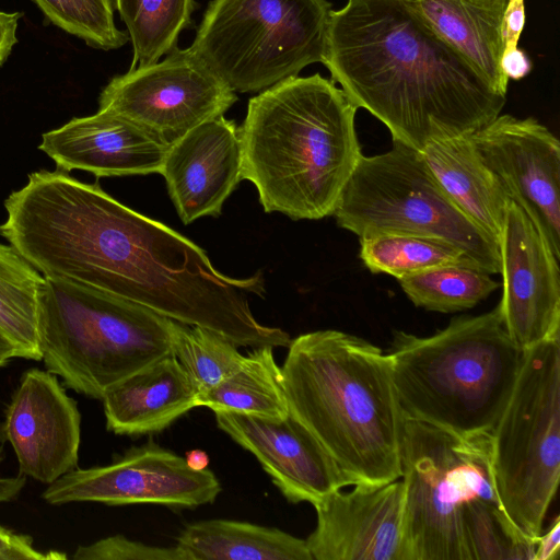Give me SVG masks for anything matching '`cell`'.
<instances>
[{
  "instance_id": "cell-1",
  "label": "cell",
  "mask_w": 560,
  "mask_h": 560,
  "mask_svg": "<svg viewBox=\"0 0 560 560\" xmlns=\"http://www.w3.org/2000/svg\"><path fill=\"white\" fill-rule=\"evenodd\" d=\"M0 234L44 277L112 294L173 320L210 329L237 347H287L290 335L260 324L249 295L261 272L232 278L163 223L65 171H39L4 201Z\"/></svg>"
},
{
  "instance_id": "cell-2",
  "label": "cell",
  "mask_w": 560,
  "mask_h": 560,
  "mask_svg": "<svg viewBox=\"0 0 560 560\" xmlns=\"http://www.w3.org/2000/svg\"><path fill=\"white\" fill-rule=\"evenodd\" d=\"M322 63L357 108L418 151L474 133L506 102L408 0H348L331 10Z\"/></svg>"
},
{
  "instance_id": "cell-3",
  "label": "cell",
  "mask_w": 560,
  "mask_h": 560,
  "mask_svg": "<svg viewBox=\"0 0 560 560\" xmlns=\"http://www.w3.org/2000/svg\"><path fill=\"white\" fill-rule=\"evenodd\" d=\"M357 106L332 80L288 78L248 101L238 128L242 179L268 213L331 215L361 155Z\"/></svg>"
},
{
  "instance_id": "cell-4",
  "label": "cell",
  "mask_w": 560,
  "mask_h": 560,
  "mask_svg": "<svg viewBox=\"0 0 560 560\" xmlns=\"http://www.w3.org/2000/svg\"><path fill=\"white\" fill-rule=\"evenodd\" d=\"M281 371L289 413L352 486L401 477L404 418L381 348L340 330L306 332L291 340Z\"/></svg>"
},
{
  "instance_id": "cell-5",
  "label": "cell",
  "mask_w": 560,
  "mask_h": 560,
  "mask_svg": "<svg viewBox=\"0 0 560 560\" xmlns=\"http://www.w3.org/2000/svg\"><path fill=\"white\" fill-rule=\"evenodd\" d=\"M386 354L404 419L472 435L494 429L523 351L510 338L498 305L455 317L428 337L395 330Z\"/></svg>"
},
{
  "instance_id": "cell-6",
  "label": "cell",
  "mask_w": 560,
  "mask_h": 560,
  "mask_svg": "<svg viewBox=\"0 0 560 560\" xmlns=\"http://www.w3.org/2000/svg\"><path fill=\"white\" fill-rule=\"evenodd\" d=\"M173 322L138 303L46 277L37 298L45 369L65 387L95 399L172 354Z\"/></svg>"
},
{
  "instance_id": "cell-7",
  "label": "cell",
  "mask_w": 560,
  "mask_h": 560,
  "mask_svg": "<svg viewBox=\"0 0 560 560\" xmlns=\"http://www.w3.org/2000/svg\"><path fill=\"white\" fill-rule=\"evenodd\" d=\"M491 465L505 514L536 544L560 477V338L523 351L514 388L491 432Z\"/></svg>"
},
{
  "instance_id": "cell-8",
  "label": "cell",
  "mask_w": 560,
  "mask_h": 560,
  "mask_svg": "<svg viewBox=\"0 0 560 560\" xmlns=\"http://www.w3.org/2000/svg\"><path fill=\"white\" fill-rule=\"evenodd\" d=\"M332 215L359 240L383 233L434 236L458 246L479 270L501 272L499 244L455 205L421 151L401 142L361 155Z\"/></svg>"
},
{
  "instance_id": "cell-9",
  "label": "cell",
  "mask_w": 560,
  "mask_h": 560,
  "mask_svg": "<svg viewBox=\"0 0 560 560\" xmlns=\"http://www.w3.org/2000/svg\"><path fill=\"white\" fill-rule=\"evenodd\" d=\"M400 445L405 560H467L464 509L498 497L491 433L458 435L404 419Z\"/></svg>"
},
{
  "instance_id": "cell-10",
  "label": "cell",
  "mask_w": 560,
  "mask_h": 560,
  "mask_svg": "<svg viewBox=\"0 0 560 560\" xmlns=\"http://www.w3.org/2000/svg\"><path fill=\"white\" fill-rule=\"evenodd\" d=\"M327 0H212L190 49L232 91L261 92L322 62Z\"/></svg>"
},
{
  "instance_id": "cell-11",
  "label": "cell",
  "mask_w": 560,
  "mask_h": 560,
  "mask_svg": "<svg viewBox=\"0 0 560 560\" xmlns=\"http://www.w3.org/2000/svg\"><path fill=\"white\" fill-rule=\"evenodd\" d=\"M237 96L189 48L114 77L98 110L126 118L170 147L196 126L223 116Z\"/></svg>"
},
{
  "instance_id": "cell-12",
  "label": "cell",
  "mask_w": 560,
  "mask_h": 560,
  "mask_svg": "<svg viewBox=\"0 0 560 560\" xmlns=\"http://www.w3.org/2000/svg\"><path fill=\"white\" fill-rule=\"evenodd\" d=\"M221 490L209 468L194 470L185 457L149 440L107 465L74 468L48 485L42 498L51 505L153 503L187 510L214 502Z\"/></svg>"
},
{
  "instance_id": "cell-13",
  "label": "cell",
  "mask_w": 560,
  "mask_h": 560,
  "mask_svg": "<svg viewBox=\"0 0 560 560\" xmlns=\"http://www.w3.org/2000/svg\"><path fill=\"white\" fill-rule=\"evenodd\" d=\"M509 199L560 259V143L533 117L499 115L470 135Z\"/></svg>"
},
{
  "instance_id": "cell-14",
  "label": "cell",
  "mask_w": 560,
  "mask_h": 560,
  "mask_svg": "<svg viewBox=\"0 0 560 560\" xmlns=\"http://www.w3.org/2000/svg\"><path fill=\"white\" fill-rule=\"evenodd\" d=\"M0 441L12 446L19 474L50 485L78 467L81 413L58 376L25 371L0 423Z\"/></svg>"
},
{
  "instance_id": "cell-15",
  "label": "cell",
  "mask_w": 560,
  "mask_h": 560,
  "mask_svg": "<svg viewBox=\"0 0 560 560\" xmlns=\"http://www.w3.org/2000/svg\"><path fill=\"white\" fill-rule=\"evenodd\" d=\"M503 295L500 310L505 329L522 351L560 338L559 259L513 201L499 240Z\"/></svg>"
},
{
  "instance_id": "cell-16",
  "label": "cell",
  "mask_w": 560,
  "mask_h": 560,
  "mask_svg": "<svg viewBox=\"0 0 560 560\" xmlns=\"http://www.w3.org/2000/svg\"><path fill=\"white\" fill-rule=\"evenodd\" d=\"M313 506L317 523L305 539L313 560H405L401 478L339 489Z\"/></svg>"
},
{
  "instance_id": "cell-17",
  "label": "cell",
  "mask_w": 560,
  "mask_h": 560,
  "mask_svg": "<svg viewBox=\"0 0 560 560\" xmlns=\"http://www.w3.org/2000/svg\"><path fill=\"white\" fill-rule=\"evenodd\" d=\"M220 430L252 453L290 503L312 505L352 486L314 435L290 413L282 419L214 412Z\"/></svg>"
},
{
  "instance_id": "cell-18",
  "label": "cell",
  "mask_w": 560,
  "mask_h": 560,
  "mask_svg": "<svg viewBox=\"0 0 560 560\" xmlns=\"http://www.w3.org/2000/svg\"><path fill=\"white\" fill-rule=\"evenodd\" d=\"M160 174L183 223L220 215L242 180L235 122L220 116L190 129L167 148Z\"/></svg>"
},
{
  "instance_id": "cell-19",
  "label": "cell",
  "mask_w": 560,
  "mask_h": 560,
  "mask_svg": "<svg viewBox=\"0 0 560 560\" xmlns=\"http://www.w3.org/2000/svg\"><path fill=\"white\" fill-rule=\"evenodd\" d=\"M167 148L140 126L105 110L45 132L38 147L58 170L97 177L160 173Z\"/></svg>"
},
{
  "instance_id": "cell-20",
  "label": "cell",
  "mask_w": 560,
  "mask_h": 560,
  "mask_svg": "<svg viewBox=\"0 0 560 560\" xmlns=\"http://www.w3.org/2000/svg\"><path fill=\"white\" fill-rule=\"evenodd\" d=\"M101 400L108 431L139 436L161 432L198 407V392L168 354L108 388Z\"/></svg>"
},
{
  "instance_id": "cell-21",
  "label": "cell",
  "mask_w": 560,
  "mask_h": 560,
  "mask_svg": "<svg viewBox=\"0 0 560 560\" xmlns=\"http://www.w3.org/2000/svg\"><path fill=\"white\" fill-rule=\"evenodd\" d=\"M423 21L454 47L498 92L509 79L501 59L506 48L505 15L510 0H408Z\"/></svg>"
},
{
  "instance_id": "cell-22",
  "label": "cell",
  "mask_w": 560,
  "mask_h": 560,
  "mask_svg": "<svg viewBox=\"0 0 560 560\" xmlns=\"http://www.w3.org/2000/svg\"><path fill=\"white\" fill-rule=\"evenodd\" d=\"M455 205L499 244L510 199L470 135L430 141L421 151Z\"/></svg>"
},
{
  "instance_id": "cell-23",
  "label": "cell",
  "mask_w": 560,
  "mask_h": 560,
  "mask_svg": "<svg viewBox=\"0 0 560 560\" xmlns=\"http://www.w3.org/2000/svg\"><path fill=\"white\" fill-rule=\"evenodd\" d=\"M176 545L189 560H313L305 540L276 527L232 520L188 524Z\"/></svg>"
},
{
  "instance_id": "cell-24",
  "label": "cell",
  "mask_w": 560,
  "mask_h": 560,
  "mask_svg": "<svg viewBox=\"0 0 560 560\" xmlns=\"http://www.w3.org/2000/svg\"><path fill=\"white\" fill-rule=\"evenodd\" d=\"M198 406L208 407L213 412L285 418L289 407L273 347L253 348L238 370L198 396Z\"/></svg>"
},
{
  "instance_id": "cell-25",
  "label": "cell",
  "mask_w": 560,
  "mask_h": 560,
  "mask_svg": "<svg viewBox=\"0 0 560 560\" xmlns=\"http://www.w3.org/2000/svg\"><path fill=\"white\" fill-rule=\"evenodd\" d=\"M45 277L13 246L0 243V332L16 358L42 361L37 298Z\"/></svg>"
},
{
  "instance_id": "cell-26",
  "label": "cell",
  "mask_w": 560,
  "mask_h": 560,
  "mask_svg": "<svg viewBox=\"0 0 560 560\" xmlns=\"http://www.w3.org/2000/svg\"><path fill=\"white\" fill-rule=\"evenodd\" d=\"M132 44L129 69L161 60L191 24L195 0H113Z\"/></svg>"
},
{
  "instance_id": "cell-27",
  "label": "cell",
  "mask_w": 560,
  "mask_h": 560,
  "mask_svg": "<svg viewBox=\"0 0 560 560\" xmlns=\"http://www.w3.org/2000/svg\"><path fill=\"white\" fill-rule=\"evenodd\" d=\"M360 257L371 272L398 280L443 266L478 269L458 246L434 236L383 233L360 238Z\"/></svg>"
},
{
  "instance_id": "cell-28",
  "label": "cell",
  "mask_w": 560,
  "mask_h": 560,
  "mask_svg": "<svg viewBox=\"0 0 560 560\" xmlns=\"http://www.w3.org/2000/svg\"><path fill=\"white\" fill-rule=\"evenodd\" d=\"M398 281L416 306L440 313L472 308L499 287L490 273L466 266H443Z\"/></svg>"
},
{
  "instance_id": "cell-29",
  "label": "cell",
  "mask_w": 560,
  "mask_h": 560,
  "mask_svg": "<svg viewBox=\"0 0 560 560\" xmlns=\"http://www.w3.org/2000/svg\"><path fill=\"white\" fill-rule=\"evenodd\" d=\"M172 354L178 360L198 396L207 393L241 368L245 355L225 337L200 326L174 320Z\"/></svg>"
},
{
  "instance_id": "cell-30",
  "label": "cell",
  "mask_w": 560,
  "mask_h": 560,
  "mask_svg": "<svg viewBox=\"0 0 560 560\" xmlns=\"http://www.w3.org/2000/svg\"><path fill=\"white\" fill-rule=\"evenodd\" d=\"M56 26L102 50L124 46L129 36L114 21L113 0H34Z\"/></svg>"
},
{
  "instance_id": "cell-31",
  "label": "cell",
  "mask_w": 560,
  "mask_h": 560,
  "mask_svg": "<svg viewBox=\"0 0 560 560\" xmlns=\"http://www.w3.org/2000/svg\"><path fill=\"white\" fill-rule=\"evenodd\" d=\"M74 560H189L177 545L151 546L117 534L90 545L79 546Z\"/></svg>"
},
{
  "instance_id": "cell-32",
  "label": "cell",
  "mask_w": 560,
  "mask_h": 560,
  "mask_svg": "<svg viewBox=\"0 0 560 560\" xmlns=\"http://www.w3.org/2000/svg\"><path fill=\"white\" fill-rule=\"evenodd\" d=\"M63 552H43L33 546V538L0 525V560H65Z\"/></svg>"
},
{
  "instance_id": "cell-33",
  "label": "cell",
  "mask_w": 560,
  "mask_h": 560,
  "mask_svg": "<svg viewBox=\"0 0 560 560\" xmlns=\"http://www.w3.org/2000/svg\"><path fill=\"white\" fill-rule=\"evenodd\" d=\"M560 551V517L557 516L548 530L537 538L533 560H557Z\"/></svg>"
},
{
  "instance_id": "cell-34",
  "label": "cell",
  "mask_w": 560,
  "mask_h": 560,
  "mask_svg": "<svg viewBox=\"0 0 560 560\" xmlns=\"http://www.w3.org/2000/svg\"><path fill=\"white\" fill-rule=\"evenodd\" d=\"M501 68L509 80H521L530 72L532 61L527 54L516 46L504 50Z\"/></svg>"
},
{
  "instance_id": "cell-35",
  "label": "cell",
  "mask_w": 560,
  "mask_h": 560,
  "mask_svg": "<svg viewBox=\"0 0 560 560\" xmlns=\"http://www.w3.org/2000/svg\"><path fill=\"white\" fill-rule=\"evenodd\" d=\"M21 15L19 12L0 10V66L7 60L18 43L16 32Z\"/></svg>"
},
{
  "instance_id": "cell-36",
  "label": "cell",
  "mask_w": 560,
  "mask_h": 560,
  "mask_svg": "<svg viewBox=\"0 0 560 560\" xmlns=\"http://www.w3.org/2000/svg\"><path fill=\"white\" fill-rule=\"evenodd\" d=\"M525 24V11L523 0H510L505 15V42L506 48L517 46L520 34ZM505 48V49H506Z\"/></svg>"
},
{
  "instance_id": "cell-37",
  "label": "cell",
  "mask_w": 560,
  "mask_h": 560,
  "mask_svg": "<svg viewBox=\"0 0 560 560\" xmlns=\"http://www.w3.org/2000/svg\"><path fill=\"white\" fill-rule=\"evenodd\" d=\"M185 460L194 470H205L209 465V456L205 451L191 450L186 453Z\"/></svg>"
},
{
  "instance_id": "cell-38",
  "label": "cell",
  "mask_w": 560,
  "mask_h": 560,
  "mask_svg": "<svg viewBox=\"0 0 560 560\" xmlns=\"http://www.w3.org/2000/svg\"><path fill=\"white\" fill-rule=\"evenodd\" d=\"M14 358H16V353L13 346L0 332V368L7 365Z\"/></svg>"
}]
</instances>
